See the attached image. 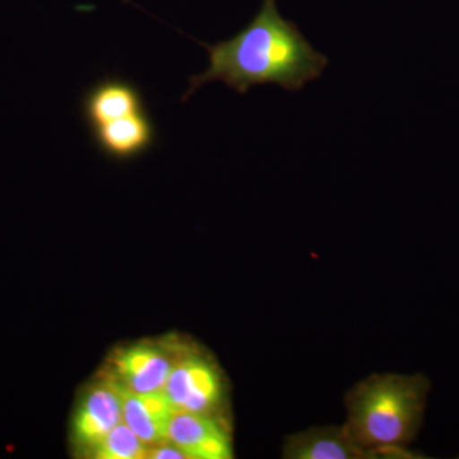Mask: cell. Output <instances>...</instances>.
Returning a JSON list of instances; mask_svg holds the SVG:
<instances>
[{"label":"cell","mask_w":459,"mask_h":459,"mask_svg":"<svg viewBox=\"0 0 459 459\" xmlns=\"http://www.w3.org/2000/svg\"><path fill=\"white\" fill-rule=\"evenodd\" d=\"M199 44L207 50L208 66L189 78L184 102L211 82H222L240 95L268 84L298 92L319 80L329 65L298 25L281 16L277 0H262L255 18L229 40Z\"/></svg>","instance_id":"6da1fadb"},{"label":"cell","mask_w":459,"mask_h":459,"mask_svg":"<svg viewBox=\"0 0 459 459\" xmlns=\"http://www.w3.org/2000/svg\"><path fill=\"white\" fill-rule=\"evenodd\" d=\"M430 382L425 376H371L347 394V429L371 458L410 457L424 418Z\"/></svg>","instance_id":"7a4b0ae2"},{"label":"cell","mask_w":459,"mask_h":459,"mask_svg":"<svg viewBox=\"0 0 459 459\" xmlns=\"http://www.w3.org/2000/svg\"><path fill=\"white\" fill-rule=\"evenodd\" d=\"M161 392L175 411L222 418L225 385L221 373L199 353L181 356Z\"/></svg>","instance_id":"3957f363"},{"label":"cell","mask_w":459,"mask_h":459,"mask_svg":"<svg viewBox=\"0 0 459 459\" xmlns=\"http://www.w3.org/2000/svg\"><path fill=\"white\" fill-rule=\"evenodd\" d=\"M166 437L188 459L234 457L231 435L223 418L172 411Z\"/></svg>","instance_id":"277c9868"},{"label":"cell","mask_w":459,"mask_h":459,"mask_svg":"<svg viewBox=\"0 0 459 459\" xmlns=\"http://www.w3.org/2000/svg\"><path fill=\"white\" fill-rule=\"evenodd\" d=\"M181 356L172 358L171 352L157 344H134L115 353L111 361V377L133 394L161 392Z\"/></svg>","instance_id":"5b68a950"},{"label":"cell","mask_w":459,"mask_h":459,"mask_svg":"<svg viewBox=\"0 0 459 459\" xmlns=\"http://www.w3.org/2000/svg\"><path fill=\"white\" fill-rule=\"evenodd\" d=\"M123 421L122 388L113 377L100 382L84 394L75 411L74 433L78 444L92 451Z\"/></svg>","instance_id":"8992f818"},{"label":"cell","mask_w":459,"mask_h":459,"mask_svg":"<svg viewBox=\"0 0 459 459\" xmlns=\"http://www.w3.org/2000/svg\"><path fill=\"white\" fill-rule=\"evenodd\" d=\"M93 143L108 159L129 161L155 146L157 131L147 110L126 115L90 128Z\"/></svg>","instance_id":"52a82bcc"},{"label":"cell","mask_w":459,"mask_h":459,"mask_svg":"<svg viewBox=\"0 0 459 459\" xmlns=\"http://www.w3.org/2000/svg\"><path fill=\"white\" fill-rule=\"evenodd\" d=\"M142 110H147L143 93L124 78L105 77L82 98V114L89 128Z\"/></svg>","instance_id":"ba28073f"},{"label":"cell","mask_w":459,"mask_h":459,"mask_svg":"<svg viewBox=\"0 0 459 459\" xmlns=\"http://www.w3.org/2000/svg\"><path fill=\"white\" fill-rule=\"evenodd\" d=\"M287 459H367L371 458L356 444L343 427L313 428L287 437L283 446Z\"/></svg>","instance_id":"9c48e42d"},{"label":"cell","mask_w":459,"mask_h":459,"mask_svg":"<svg viewBox=\"0 0 459 459\" xmlns=\"http://www.w3.org/2000/svg\"><path fill=\"white\" fill-rule=\"evenodd\" d=\"M122 388L123 421L150 446L168 440L171 404L162 392L133 394Z\"/></svg>","instance_id":"30bf717a"},{"label":"cell","mask_w":459,"mask_h":459,"mask_svg":"<svg viewBox=\"0 0 459 459\" xmlns=\"http://www.w3.org/2000/svg\"><path fill=\"white\" fill-rule=\"evenodd\" d=\"M150 446L144 443L126 422L117 424L91 451L99 459H142L148 458Z\"/></svg>","instance_id":"8fae6325"},{"label":"cell","mask_w":459,"mask_h":459,"mask_svg":"<svg viewBox=\"0 0 459 459\" xmlns=\"http://www.w3.org/2000/svg\"><path fill=\"white\" fill-rule=\"evenodd\" d=\"M148 458L153 459H165V458H186V455H184L180 449H178L174 444L166 440L164 443L156 444V446H150V452H148Z\"/></svg>","instance_id":"7c38bea8"}]
</instances>
